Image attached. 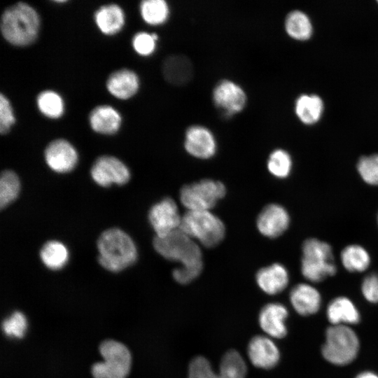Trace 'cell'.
I'll return each instance as SVG.
<instances>
[{
    "instance_id": "obj_1",
    "label": "cell",
    "mask_w": 378,
    "mask_h": 378,
    "mask_svg": "<svg viewBox=\"0 0 378 378\" xmlns=\"http://www.w3.org/2000/svg\"><path fill=\"white\" fill-rule=\"evenodd\" d=\"M40 28V18L29 4L18 2L7 7L1 15V31L10 44L25 47L37 38Z\"/></svg>"
},
{
    "instance_id": "obj_2",
    "label": "cell",
    "mask_w": 378,
    "mask_h": 378,
    "mask_svg": "<svg viewBox=\"0 0 378 378\" xmlns=\"http://www.w3.org/2000/svg\"><path fill=\"white\" fill-rule=\"evenodd\" d=\"M98 262L106 270L120 272L133 265L137 258L136 247L123 230L111 228L97 240Z\"/></svg>"
},
{
    "instance_id": "obj_3",
    "label": "cell",
    "mask_w": 378,
    "mask_h": 378,
    "mask_svg": "<svg viewBox=\"0 0 378 378\" xmlns=\"http://www.w3.org/2000/svg\"><path fill=\"white\" fill-rule=\"evenodd\" d=\"M300 270L307 281L318 283L337 272L331 246L317 238H308L302 246Z\"/></svg>"
},
{
    "instance_id": "obj_4",
    "label": "cell",
    "mask_w": 378,
    "mask_h": 378,
    "mask_svg": "<svg viewBox=\"0 0 378 378\" xmlns=\"http://www.w3.org/2000/svg\"><path fill=\"white\" fill-rule=\"evenodd\" d=\"M155 251L164 258L177 261L181 267L202 269V252L193 239L180 228L153 241Z\"/></svg>"
},
{
    "instance_id": "obj_5",
    "label": "cell",
    "mask_w": 378,
    "mask_h": 378,
    "mask_svg": "<svg viewBox=\"0 0 378 378\" xmlns=\"http://www.w3.org/2000/svg\"><path fill=\"white\" fill-rule=\"evenodd\" d=\"M359 348V340L354 330L348 326L332 325L326 330L321 354L328 362L342 366L356 358Z\"/></svg>"
},
{
    "instance_id": "obj_6",
    "label": "cell",
    "mask_w": 378,
    "mask_h": 378,
    "mask_svg": "<svg viewBox=\"0 0 378 378\" xmlns=\"http://www.w3.org/2000/svg\"><path fill=\"white\" fill-rule=\"evenodd\" d=\"M179 228L206 247L218 245L225 232L222 220L209 211H188L181 218Z\"/></svg>"
},
{
    "instance_id": "obj_7",
    "label": "cell",
    "mask_w": 378,
    "mask_h": 378,
    "mask_svg": "<svg viewBox=\"0 0 378 378\" xmlns=\"http://www.w3.org/2000/svg\"><path fill=\"white\" fill-rule=\"evenodd\" d=\"M103 362L94 363L92 367L94 378H126L131 367V354L122 343L107 340L99 346Z\"/></svg>"
},
{
    "instance_id": "obj_8",
    "label": "cell",
    "mask_w": 378,
    "mask_h": 378,
    "mask_svg": "<svg viewBox=\"0 0 378 378\" xmlns=\"http://www.w3.org/2000/svg\"><path fill=\"white\" fill-rule=\"evenodd\" d=\"M223 183L204 179L184 186L180 191V200L188 211H209L225 195Z\"/></svg>"
},
{
    "instance_id": "obj_9",
    "label": "cell",
    "mask_w": 378,
    "mask_h": 378,
    "mask_svg": "<svg viewBox=\"0 0 378 378\" xmlns=\"http://www.w3.org/2000/svg\"><path fill=\"white\" fill-rule=\"evenodd\" d=\"M211 97L214 106L224 118L241 113L248 102L244 89L230 79L219 80L213 88Z\"/></svg>"
},
{
    "instance_id": "obj_10",
    "label": "cell",
    "mask_w": 378,
    "mask_h": 378,
    "mask_svg": "<svg viewBox=\"0 0 378 378\" xmlns=\"http://www.w3.org/2000/svg\"><path fill=\"white\" fill-rule=\"evenodd\" d=\"M247 369L238 358L231 355L222 357L219 372H216L207 358L202 356L193 358L188 366V378H246Z\"/></svg>"
},
{
    "instance_id": "obj_11",
    "label": "cell",
    "mask_w": 378,
    "mask_h": 378,
    "mask_svg": "<svg viewBox=\"0 0 378 378\" xmlns=\"http://www.w3.org/2000/svg\"><path fill=\"white\" fill-rule=\"evenodd\" d=\"M93 181L100 186L108 187L112 184L123 185L130 178L127 167L114 156L103 155L93 164L91 171Z\"/></svg>"
},
{
    "instance_id": "obj_12",
    "label": "cell",
    "mask_w": 378,
    "mask_h": 378,
    "mask_svg": "<svg viewBox=\"0 0 378 378\" xmlns=\"http://www.w3.org/2000/svg\"><path fill=\"white\" fill-rule=\"evenodd\" d=\"M183 146L189 155L202 160L212 158L217 150V142L212 131L199 124L186 128Z\"/></svg>"
},
{
    "instance_id": "obj_13",
    "label": "cell",
    "mask_w": 378,
    "mask_h": 378,
    "mask_svg": "<svg viewBox=\"0 0 378 378\" xmlns=\"http://www.w3.org/2000/svg\"><path fill=\"white\" fill-rule=\"evenodd\" d=\"M182 216L175 202L166 197L155 203L148 212V220L157 237H163L179 228Z\"/></svg>"
},
{
    "instance_id": "obj_14",
    "label": "cell",
    "mask_w": 378,
    "mask_h": 378,
    "mask_svg": "<svg viewBox=\"0 0 378 378\" xmlns=\"http://www.w3.org/2000/svg\"><path fill=\"white\" fill-rule=\"evenodd\" d=\"M48 166L57 173H66L74 169L78 155L76 148L68 141L57 139L51 141L44 152Z\"/></svg>"
},
{
    "instance_id": "obj_15",
    "label": "cell",
    "mask_w": 378,
    "mask_h": 378,
    "mask_svg": "<svg viewBox=\"0 0 378 378\" xmlns=\"http://www.w3.org/2000/svg\"><path fill=\"white\" fill-rule=\"evenodd\" d=\"M247 354L251 363L256 368L270 370L274 368L280 360V351L271 337L267 335H255L249 341Z\"/></svg>"
},
{
    "instance_id": "obj_16",
    "label": "cell",
    "mask_w": 378,
    "mask_h": 378,
    "mask_svg": "<svg viewBox=\"0 0 378 378\" xmlns=\"http://www.w3.org/2000/svg\"><path fill=\"white\" fill-rule=\"evenodd\" d=\"M290 216L287 210L279 204L265 206L257 218L259 232L269 238L281 235L290 225Z\"/></svg>"
},
{
    "instance_id": "obj_17",
    "label": "cell",
    "mask_w": 378,
    "mask_h": 378,
    "mask_svg": "<svg viewBox=\"0 0 378 378\" xmlns=\"http://www.w3.org/2000/svg\"><path fill=\"white\" fill-rule=\"evenodd\" d=\"M195 74L191 59L183 54L167 55L162 64V75L169 85L183 87L189 84Z\"/></svg>"
},
{
    "instance_id": "obj_18",
    "label": "cell",
    "mask_w": 378,
    "mask_h": 378,
    "mask_svg": "<svg viewBox=\"0 0 378 378\" xmlns=\"http://www.w3.org/2000/svg\"><path fill=\"white\" fill-rule=\"evenodd\" d=\"M288 311L281 303L271 302L263 306L258 314V323L267 336L281 339L287 335Z\"/></svg>"
},
{
    "instance_id": "obj_19",
    "label": "cell",
    "mask_w": 378,
    "mask_h": 378,
    "mask_svg": "<svg viewBox=\"0 0 378 378\" xmlns=\"http://www.w3.org/2000/svg\"><path fill=\"white\" fill-rule=\"evenodd\" d=\"M289 299L295 312L304 316L316 314L321 305L319 291L307 283L293 286L290 292Z\"/></svg>"
},
{
    "instance_id": "obj_20",
    "label": "cell",
    "mask_w": 378,
    "mask_h": 378,
    "mask_svg": "<svg viewBox=\"0 0 378 378\" xmlns=\"http://www.w3.org/2000/svg\"><path fill=\"white\" fill-rule=\"evenodd\" d=\"M259 288L268 295L282 292L289 282L287 269L280 263H273L259 270L255 275Z\"/></svg>"
},
{
    "instance_id": "obj_21",
    "label": "cell",
    "mask_w": 378,
    "mask_h": 378,
    "mask_svg": "<svg viewBox=\"0 0 378 378\" xmlns=\"http://www.w3.org/2000/svg\"><path fill=\"white\" fill-rule=\"evenodd\" d=\"M106 85L108 91L113 97L120 99H128L138 92L140 81L134 71L121 69L110 74Z\"/></svg>"
},
{
    "instance_id": "obj_22",
    "label": "cell",
    "mask_w": 378,
    "mask_h": 378,
    "mask_svg": "<svg viewBox=\"0 0 378 378\" xmlns=\"http://www.w3.org/2000/svg\"><path fill=\"white\" fill-rule=\"evenodd\" d=\"M89 122L95 132L111 135L119 130L122 118L119 112L111 106L100 105L90 111Z\"/></svg>"
},
{
    "instance_id": "obj_23",
    "label": "cell",
    "mask_w": 378,
    "mask_h": 378,
    "mask_svg": "<svg viewBox=\"0 0 378 378\" xmlns=\"http://www.w3.org/2000/svg\"><path fill=\"white\" fill-rule=\"evenodd\" d=\"M326 316L332 325H353L360 321V314L348 298L340 296L332 300L327 307Z\"/></svg>"
},
{
    "instance_id": "obj_24",
    "label": "cell",
    "mask_w": 378,
    "mask_h": 378,
    "mask_svg": "<svg viewBox=\"0 0 378 378\" xmlns=\"http://www.w3.org/2000/svg\"><path fill=\"white\" fill-rule=\"evenodd\" d=\"M94 19L99 31L106 35L118 33L125 22L124 11L115 4L101 6L94 12Z\"/></svg>"
},
{
    "instance_id": "obj_25",
    "label": "cell",
    "mask_w": 378,
    "mask_h": 378,
    "mask_svg": "<svg viewBox=\"0 0 378 378\" xmlns=\"http://www.w3.org/2000/svg\"><path fill=\"white\" fill-rule=\"evenodd\" d=\"M322 99L316 94L300 95L295 102L294 110L298 118L305 125L317 122L323 112Z\"/></svg>"
},
{
    "instance_id": "obj_26",
    "label": "cell",
    "mask_w": 378,
    "mask_h": 378,
    "mask_svg": "<svg viewBox=\"0 0 378 378\" xmlns=\"http://www.w3.org/2000/svg\"><path fill=\"white\" fill-rule=\"evenodd\" d=\"M340 260L349 272H363L368 269L371 257L368 251L363 246L352 244L346 246L340 253Z\"/></svg>"
},
{
    "instance_id": "obj_27",
    "label": "cell",
    "mask_w": 378,
    "mask_h": 378,
    "mask_svg": "<svg viewBox=\"0 0 378 378\" xmlns=\"http://www.w3.org/2000/svg\"><path fill=\"white\" fill-rule=\"evenodd\" d=\"M284 27L287 34L298 41H305L312 35L313 27L308 15L298 10L290 11L286 17Z\"/></svg>"
},
{
    "instance_id": "obj_28",
    "label": "cell",
    "mask_w": 378,
    "mask_h": 378,
    "mask_svg": "<svg viewBox=\"0 0 378 378\" xmlns=\"http://www.w3.org/2000/svg\"><path fill=\"white\" fill-rule=\"evenodd\" d=\"M140 15L143 20L152 26L166 23L170 16V7L164 0H144L139 4Z\"/></svg>"
},
{
    "instance_id": "obj_29",
    "label": "cell",
    "mask_w": 378,
    "mask_h": 378,
    "mask_svg": "<svg viewBox=\"0 0 378 378\" xmlns=\"http://www.w3.org/2000/svg\"><path fill=\"white\" fill-rule=\"evenodd\" d=\"M40 258L46 267L57 270L63 268L67 263L69 251L66 246L59 241H48L41 248Z\"/></svg>"
},
{
    "instance_id": "obj_30",
    "label": "cell",
    "mask_w": 378,
    "mask_h": 378,
    "mask_svg": "<svg viewBox=\"0 0 378 378\" xmlns=\"http://www.w3.org/2000/svg\"><path fill=\"white\" fill-rule=\"evenodd\" d=\"M36 104L39 111L47 118L57 119L64 113L63 99L55 91L44 90L40 92L36 98Z\"/></svg>"
},
{
    "instance_id": "obj_31",
    "label": "cell",
    "mask_w": 378,
    "mask_h": 378,
    "mask_svg": "<svg viewBox=\"0 0 378 378\" xmlns=\"http://www.w3.org/2000/svg\"><path fill=\"white\" fill-rule=\"evenodd\" d=\"M267 167L270 173L276 178H286L292 171V158L286 150L275 149L268 157Z\"/></svg>"
},
{
    "instance_id": "obj_32",
    "label": "cell",
    "mask_w": 378,
    "mask_h": 378,
    "mask_svg": "<svg viewBox=\"0 0 378 378\" xmlns=\"http://www.w3.org/2000/svg\"><path fill=\"white\" fill-rule=\"evenodd\" d=\"M20 183L18 175L11 170H5L0 178V207L4 209L18 196Z\"/></svg>"
},
{
    "instance_id": "obj_33",
    "label": "cell",
    "mask_w": 378,
    "mask_h": 378,
    "mask_svg": "<svg viewBox=\"0 0 378 378\" xmlns=\"http://www.w3.org/2000/svg\"><path fill=\"white\" fill-rule=\"evenodd\" d=\"M356 169L360 178L366 184L378 186V154L361 157Z\"/></svg>"
},
{
    "instance_id": "obj_34",
    "label": "cell",
    "mask_w": 378,
    "mask_h": 378,
    "mask_svg": "<svg viewBox=\"0 0 378 378\" xmlns=\"http://www.w3.org/2000/svg\"><path fill=\"white\" fill-rule=\"evenodd\" d=\"M158 39V36L155 33L139 31L134 35L132 45L138 55L147 57L155 51Z\"/></svg>"
},
{
    "instance_id": "obj_35",
    "label": "cell",
    "mask_w": 378,
    "mask_h": 378,
    "mask_svg": "<svg viewBox=\"0 0 378 378\" xmlns=\"http://www.w3.org/2000/svg\"><path fill=\"white\" fill-rule=\"evenodd\" d=\"M27 328L25 316L20 312H13L2 323L4 332L8 337L22 338Z\"/></svg>"
},
{
    "instance_id": "obj_36",
    "label": "cell",
    "mask_w": 378,
    "mask_h": 378,
    "mask_svg": "<svg viewBox=\"0 0 378 378\" xmlns=\"http://www.w3.org/2000/svg\"><path fill=\"white\" fill-rule=\"evenodd\" d=\"M15 122L13 107L4 94H0V133L6 134Z\"/></svg>"
},
{
    "instance_id": "obj_37",
    "label": "cell",
    "mask_w": 378,
    "mask_h": 378,
    "mask_svg": "<svg viewBox=\"0 0 378 378\" xmlns=\"http://www.w3.org/2000/svg\"><path fill=\"white\" fill-rule=\"evenodd\" d=\"M361 293L365 299L371 303H378V273L367 275L361 283Z\"/></svg>"
},
{
    "instance_id": "obj_38",
    "label": "cell",
    "mask_w": 378,
    "mask_h": 378,
    "mask_svg": "<svg viewBox=\"0 0 378 378\" xmlns=\"http://www.w3.org/2000/svg\"><path fill=\"white\" fill-rule=\"evenodd\" d=\"M355 378H378V374L371 371H365L359 373Z\"/></svg>"
},
{
    "instance_id": "obj_39",
    "label": "cell",
    "mask_w": 378,
    "mask_h": 378,
    "mask_svg": "<svg viewBox=\"0 0 378 378\" xmlns=\"http://www.w3.org/2000/svg\"><path fill=\"white\" fill-rule=\"evenodd\" d=\"M55 1L57 2V3H64V2H66V1H63V0H62V1Z\"/></svg>"
},
{
    "instance_id": "obj_40",
    "label": "cell",
    "mask_w": 378,
    "mask_h": 378,
    "mask_svg": "<svg viewBox=\"0 0 378 378\" xmlns=\"http://www.w3.org/2000/svg\"><path fill=\"white\" fill-rule=\"evenodd\" d=\"M377 224H378V214H377Z\"/></svg>"
},
{
    "instance_id": "obj_41",
    "label": "cell",
    "mask_w": 378,
    "mask_h": 378,
    "mask_svg": "<svg viewBox=\"0 0 378 378\" xmlns=\"http://www.w3.org/2000/svg\"><path fill=\"white\" fill-rule=\"evenodd\" d=\"M378 2V1H377Z\"/></svg>"
}]
</instances>
